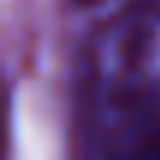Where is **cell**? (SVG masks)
Masks as SVG:
<instances>
[{
  "instance_id": "obj_1",
  "label": "cell",
  "mask_w": 160,
  "mask_h": 160,
  "mask_svg": "<svg viewBox=\"0 0 160 160\" xmlns=\"http://www.w3.org/2000/svg\"><path fill=\"white\" fill-rule=\"evenodd\" d=\"M92 160H160V86L125 95L119 128L98 142Z\"/></svg>"
},
{
  "instance_id": "obj_2",
  "label": "cell",
  "mask_w": 160,
  "mask_h": 160,
  "mask_svg": "<svg viewBox=\"0 0 160 160\" xmlns=\"http://www.w3.org/2000/svg\"><path fill=\"white\" fill-rule=\"evenodd\" d=\"M74 3H95V0H74Z\"/></svg>"
}]
</instances>
